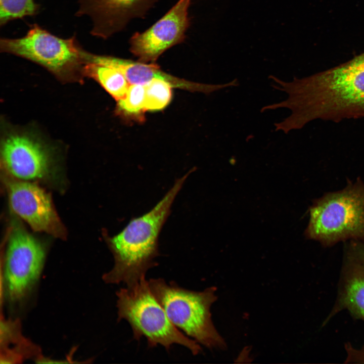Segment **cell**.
Returning a JSON list of instances; mask_svg holds the SVG:
<instances>
[{
	"instance_id": "1",
	"label": "cell",
	"mask_w": 364,
	"mask_h": 364,
	"mask_svg": "<svg viewBox=\"0 0 364 364\" xmlns=\"http://www.w3.org/2000/svg\"><path fill=\"white\" fill-rule=\"evenodd\" d=\"M284 101L296 129L315 119L339 121L364 117V53L334 68L283 81Z\"/></svg>"
},
{
	"instance_id": "2",
	"label": "cell",
	"mask_w": 364,
	"mask_h": 364,
	"mask_svg": "<svg viewBox=\"0 0 364 364\" xmlns=\"http://www.w3.org/2000/svg\"><path fill=\"white\" fill-rule=\"evenodd\" d=\"M177 178L172 187L149 211L133 217L107 242L114 258L112 269L103 276L107 283L132 285L145 278L147 272L157 265L158 239L171 212L172 204L191 173Z\"/></svg>"
},
{
	"instance_id": "3",
	"label": "cell",
	"mask_w": 364,
	"mask_h": 364,
	"mask_svg": "<svg viewBox=\"0 0 364 364\" xmlns=\"http://www.w3.org/2000/svg\"><path fill=\"white\" fill-rule=\"evenodd\" d=\"M118 321L130 325L134 340L143 337L148 347L158 345L169 351L173 344L188 348L194 355L202 352L195 340L183 333L169 320L164 308L153 294L146 278L116 292Z\"/></svg>"
},
{
	"instance_id": "4",
	"label": "cell",
	"mask_w": 364,
	"mask_h": 364,
	"mask_svg": "<svg viewBox=\"0 0 364 364\" xmlns=\"http://www.w3.org/2000/svg\"><path fill=\"white\" fill-rule=\"evenodd\" d=\"M309 212L307 239L325 246L348 239L364 242V183L360 179L315 200Z\"/></svg>"
},
{
	"instance_id": "5",
	"label": "cell",
	"mask_w": 364,
	"mask_h": 364,
	"mask_svg": "<svg viewBox=\"0 0 364 364\" xmlns=\"http://www.w3.org/2000/svg\"><path fill=\"white\" fill-rule=\"evenodd\" d=\"M150 288L171 322L180 331L206 348L223 350L226 343L216 330L210 308L216 300V288L190 290L161 278L148 281Z\"/></svg>"
},
{
	"instance_id": "6",
	"label": "cell",
	"mask_w": 364,
	"mask_h": 364,
	"mask_svg": "<svg viewBox=\"0 0 364 364\" xmlns=\"http://www.w3.org/2000/svg\"><path fill=\"white\" fill-rule=\"evenodd\" d=\"M0 49L1 52L30 60L64 79L83 73L87 52L75 36L61 38L37 24L32 25L24 36L1 38Z\"/></svg>"
},
{
	"instance_id": "7",
	"label": "cell",
	"mask_w": 364,
	"mask_h": 364,
	"mask_svg": "<svg viewBox=\"0 0 364 364\" xmlns=\"http://www.w3.org/2000/svg\"><path fill=\"white\" fill-rule=\"evenodd\" d=\"M45 257L37 239L22 227H14L4 263V294L10 304L21 303L28 296L40 277Z\"/></svg>"
},
{
	"instance_id": "8",
	"label": "cell",
	"mask_w": 364,
	"mask_h": 364,
	"mask_svg": "<svg viewBox=\"0 0 364 364\" xmlns=\"http://www.w3.org/2000/svg\"><path fill=\"white\" fill-rule=\"evenodd\" d=\"M190 1L179 0L149 29L131 37L129 50L139 61L155 63L165 51L183 41L190 25Z\"/></svg>"
},
{
	"instance_id": "9",
	"label": "cell",
	"mask_w": 364,
	"mask_h": 364,
	"mask_svg": "<svg viewBox=\"0 0 364 364\" xmlns=\"http://www.w3.org/2000/svg\"><path fill=\"white\" fill-rule=\"evenodd\" d=\"M1 150L4 168L19 180L44 179L51 174L52 161L49 151L27 133H7L2 141Z\"/></svg>"
},
{
	"instance_id": "10",
	"label": "cell",
	"mask_w": 364,
	"mask_h": 364,
	"mask_svg": "<svg viewBox=\"0 0 364 364\" xmlns=\"http://www.w3.org/2000/svg\"><path fill=\"white\" fill-rule=\"evenodd\" d=\"M8 187L12 210L32 229L64 238V227L45 190L34 183L21 180L11 181Z\"/></svg>"
},
{
	"instance_id": "11",
	"label": "cell",
	"mask_w": 364,
	"mask_h": 364,
	"mask_svg": "<svg viewBox=\"0 0 364 364\" xmlns=\"http://www.w3.org/2000/svg\"><path fill=\"white\" fill-rule=\"evenodd\" d=\"M155 0H79L77 16H88L90 34L104 39L124 29L132 19L145 16Z\"/></svg>"
},
{
	"instance_id": "12",
	"label": "cell",
	"mask_w": 364,
	"mask_h": 364,
	"mask_svg": "<svg viewBox=\"0 0 364 364\" xmlns=\"http://www.w3.org/2000/svg\"><path fill=\"white\" fill-rule=\"evenodd\" d=\"M89 58L96 62L111 66L121 72L130 84H145L154 79H161L169 83L172 88L209 94L229 87L228 83L206 84L179 78L162 71L155 63L147 64L109 56L90 53Z\"/></svg>"
},
{
	"instance_id": "13",
	"label": "cell",
	"mask_w": 364,
	"mask_h": 364,
	"mask_svg": "<svg viewBox=\"0 0 364 364\" xmlns=\"http://www.w3.org/2000/svg\"><path fill=\"white\" fill-rule=\"evenodd\" d=\"M347 309L364 321V269L346 260L338 302L333 312Z\"/></svg>"
},
{
	"instance_id": "14",
	"label": "cell",
	"mask_w": 364,
	"mask_h": 364,
	"mask_svg": "<svg viewBox=\"0 0 364 364\" xmlns=\"http://www.w3.org/2000/svg\"><path fill=\"white\" fill-rule=\"evenodd\" d=\"M87 52L83 74L92 77L117 101L123 98L130 84L119 70L91 60Z\"/></svg>"
},
{
	"instance_id": "15",
	"label": "cell",
	"mask_w": 364,
	"mask_h": 364,
	"mask_svg": "<svg viewBox=\"0 0 364 364\" xmlns=\"http://www.w3.org/2000/svg\"><path fill=\"white\" fill-rule=\"evenodd\" d=\"M145 89L142 84H130L125 96L117 101L116 112L123 119L142 122L145 120Z\"/></svg>"
},
{
	"instance_id": "16",
	"label": "cell",
	"mask_w": 364,
	"mask_h": 364,
	"mask_svg": "<svg viewBox=\"0 0 364 364\" xmlns=\"http://www.w3.org/2000/svg\"><path fill=\"white\" fill-rule=\"evenodd\" d=\"M145 89V107L146 111L164 109L172 98V86L161 79H154L143 84Z\"/></svg>"
},
{
	"instance_id": "17",
	"label": "cell",
	"mask_w": 364,
	"mask_h": 364,
	"mask_svg": "<svg viewBox=\"0 0 364 364\" xmlns=\"http://www.w3.org/2000/svg\"><path fill=\"white\" fill-rule=\"evenodd\" d=\"M39 5L34 0H0V25L36 15Z\"/></svg>"
},
{
	"instance_id": "18",
	"label": "cell",
	"mask_w": 364,
	"mask_h": 364,
	"mask_svg": "<svg viewBox=\"0 0 364 364\" xmlns=\"http://www.w3.org/2000/svg\"><path fill=\"white\" fill-rule=\"evenodd\" d=\"M346 260L353 262L364 269V242L350 240L346 250Z\"/></svg>"
}]
</instances>
